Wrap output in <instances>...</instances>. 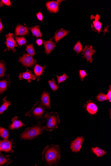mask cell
Returning <instances> with one entry per match:
<instances>
[{
	"instance_id": "obj_28",
	"label": "cell",
	"mask_w": 111,
	"mask_h": 166,
	"mask_svg": "<svg viewBox=\"0 0 111 166\" xmlns=\"http://www.w3.org/2000/svg\"><path fill=\"white\" fill-rule=\"evenodd\" d=\"M48 83L51 89L53 91H56V90L58 89L59 86L56 83L54 79H53L52 80H49Z\"/></svg>"
},
{
	"instance_id": "obj_29",
	"label": "cell",
	"mask_w": 111,
	"mask_h": 166,
	"mask_svg": "<svg viewBox=\"0 0 111 166\" xmlns=\"http://www.w3.org/2000/svg\"><path fill=\"white\" fill-rule=\"evenodd\" d=\"M97 100L99 102H103V101L108 100L106 94H104L103 92H101L96 96Z\"/></svg>"
},
{
	"instance_id": "obj_6",
	"label": "cell",
	"mask_w": 111,
	"mask_h": 166,
	"mask_svg": "<svg viewBox=\"0 0 111 166\" xmlns=\"http://www.w3.org/2000/svg\"><path fill=\"white\" fill-rule=\"evenodd\" d=\"M83 57L85 58L87 62L91 63L93 61V56L96 53L92 46H88L85 47L83 50Z\"/></svg>"
},
{
	"instance_id": "obj_31",
	"label": "cell",
	"mask_w": 111,
	"mask_h": 166,
	"mask_svg": "<svg viewBox=\"0 0 111 166\" xmlns=\"http://www.w3.org/2000/svg\"><path fill=\"white\" fill-rule=\"evenodd\" d=\"M17 42L20 46L25 45L27 42V40L24 37H19L16 38Z\"/></svg>"
},
{
	"instance_id": "obj_30",
	"label": "cell",
	"mask_w": 111,
	"mask_h": 166,
	"mask_svg": "<svg viewBox=\"0 0 111 166\" xmlns=\"http://www.w3.org/2000/svg\"><path fill=\"white\" fill-rule=\"evenodd\" d=\"M57 77L58 78V84L61 82H63L66 79L69 78V76H68L66 74H64L61 76H57Z\"/></svg>"
},
{
	"instance_id": "obj_39",
	"label": "cell",
	"mask_w": 111,
	"mask_h": 166,
	"mask_svg": "<svg viewBox=\"0 0 111 166\" xmlns=\"http://www.w3.org/2000/svg\"><path fill=\"white\" fill-rule=\"evenodd\" d=\"M3 6V4H2L1 2L0 1V7H2Z\"/></svg>"
},
{
	"instance_id": "obj_38",
	"label": "cell",
	"mask_w": 111,
	"mask_h": 166,
	"mask_svg": "<svg viewBox=\"0 0 111 166\" xmlns=\"http://www.w3.org/2000/svg\"><path fill=\"white\" fill-rule=\"evenodd\" d=\"M3 26L1 22V19H0V32L3 31Z\"/></svg>"
},
{
	"instance_id": "obj_37",
	"label": "cell",
	"mask_w": 111,
	"mask_h": 166,
	"mask_svg": "<svg viewBox=\"0 0 111 166\" xmlns=\"http://www.w3.org/2000/svg\"><path fill=\"white\" fill-rule=\"evenodd\" d=\"M36 43L38 46H41L43 43V41L41 39H38L36 40Z\"/></svg>"
},
{
	"instance_id": "obj_22",
	"label": "cell",
	"mask_w": 111,
	"mask_h": 166,
	"mask_svg": "<svg viewBox=\"0 0 111 166\" xmlns=\"http://www.w3.org/2000/svg\"><path fill=\"white\" fill-rule=\"evenodd\" d=\"M44 70V67L41 66L37 64L35 66L34 68V72L36 76H40L43 72Z\"/></svg>"
},
{
	"instance_id": "obj_33",
	"label": "cell",
	"mask_w": 111,
	"mask_h": 166,
	"mask_svg": "<svg viewBox=\"0 0 111 166\" xmlns=\"http://www.w3.org/2000/svg\"><path fill=\"white\" fill-rule=\"evenodd\" d=\"M80 78L82 81L84 80V78L86 76H87V74L86 71L84 70H80L79 71Z\"/></svg>"
},
{
	"instance_id": "obj_4",
	"label": "cell",
	"mask_w": 111,
	"mask_h": 166,
	"mask_svg": "<svg viewBox=\"0 0 111 166\" xmlns=\"http://www.w3.org/2000/svg\"><path fill=\"white\" fill-rule=\"evenodd\" d=\"M45 111L44 105L39 101L36 103L31 111L25 114V116H31L38 120L41 119Z\"/></svg>"
},
{
	"instance_id": "obj_23",
	"label": "cell",
	"mask_w": 111,
	"mask_h": 166,
	"mask_svg": "<svg viewBox=\"0 0 111 166\" xmlns=\"http://www.w3.org/2000/svg\"><path fill=\"white\" fill-rule=\"evenodd\" d=\"M0 136L4 140H7L9 137V132L5 128H0Z\"/></svg>"
},
{
	"instance_id": "obj_9",
	"label": "cell",
	"mask_w": 111,
	"mask_h": 166,
	"mask_svg": "<svg viewBox=\"0 0 111 166\" xmlns=\"http://www.w3.org/2000/svg\"><path fill=\"white\" fill-rule=\"evenodd\" d=\"M0 151L7 153L13 152L12 149V142L7 139L0 141Z\"/></svg>"
},
{
	"instance_id": "obj_13",
	"label": "cell",
	"mask_w": 111,
	"mask_h": 166,
	"mask_svg": "<svg viewBox=\"0 0 111 166\" xmlns=\"http://www.w3.org/2000/svg\"><path fill=\"white\" fill-rule=\"evenodd\" d=\"M69 32V31H68L67 30L63 29H61L56 32L54 39L57 43L61 39L64 37L66 36L67 35Z\"/></svg>"
},
{
	"instance_id": "obj_21",
	"label": "cell",
	"mask_w": 111,
	"mask_h": 166,
	"mask_svg": "<svg viewBox=\"0 0 111 166\" xmlns=\"http://www.w3.org/2000/svg\"><path fill=\"white\" fill-rule=\"evenodd\" d=\"M30 30L34 36L36 37H40L42 36V34L40 32L39 25L31 27Z\"/></svg>"
},
{
	"instance_id": "obj_11",
	"label": "cell",
	"mask_w": 111,
	"mask_h": 166,
	"mask_svg": "<svg viewBox=\"0 0 111 166\" xmlns=\"http://www.w3.org/2000/svg\"><path fill=\"white\" fill-rule=\"evenodd\" d=\"M60 1H51L47 2L46 6L49 11L50 12L54 13L58 12L59 11V5Z\"/></svg>"
},
{
	"instance_id": "obj_12",
	"label": "cell",
	"mask_w": 111,
	"mask_h": 166,
	"mask_svg": "<svg viewBox=\"0 0 111 166\" xmlns=\"http://www.w3.org/2000/svg\"><path fill=\"white\" fill-rule=\"evenodd\" d=\"M91 18L94 19L95 20L93 22V26L92 28L93 30H96L99 33L102 31L101 28L102 24L100 22L99 20L100 19V16L99 15L97 14L95 16H92Z\"/></svg>"
},
{
	"instance_id": "obj_7",
	"label": "cell",
	"mask_w": 111,
	"mask_h": 166,
	"mask_svg": "<svg viewBox=\"0 0 111 166\" xmlns=\"http://www.w3.org/2000/svg\"><path fill=\"white\" fill-rule=\"evenodd\" d=\"M84 139L83 136L78 137L71 142L70 148L72 152L78 153L80 151L82 144L84 142Z\"/></svg>"
},
{
	"instance_id": "obj_36",
	"label": "cell",
	"mask_w": 111,
	"mask_h": 166,
	"mask_svg": "<svg viewBox=\"0 0 111 166\" xmlns=\"http://www.w3.org/2000/svg\"><path fill=\"white\" fill-rule=\"evenodd\" d=\"M37 18L39 20L42 21L43 19V16L41 13L39 12L37 14Z\"/></svg>"
},
{
	"instance_id": "obj_2",
	"label": "cell",
	"mask_w": 111,
	"mask_h": 166,
	"mask_svg": "<svg viewBox=\"0 0 111 166\" xmlns=\"http://www.w3.org/2000/svg\"><path fill=\"white\" fill-rule=\"evenodd\" d=\"M44 129L40 123L33 125L30 128H27L20 136L21 139L24 140H32L39 136L42 133Z\"/></svg>"
},
{
	"instance_id": "obj_5",
	"label": "cell",
	"mask_w": 111,
	"mask_h": 166,
	"mask_svg": "<svg viewBox=\"0 0 111 166\" xmlns=\"http://www.w3.org/2000/svg\"><path fill=\"white\" fill-rule=\"evenodd\" d=\"M19 61L26 67H31L36 63V60L32 56L27 54H25L23 57L19 58Z\"/></svg>"
},
{
	"instance_id": "obj_35",
	"label": "cell",
	"mask_w": 111,
	"mask_h": 166,
	"mask_svg": "<svg viewBox=\"0 0 111 166\" xmlns=\"http://www.w3.org/2000/svg\"><path fill=\"white\" fill-rule=\"evenodd\" d=\"M2 2L7 6L11 5V3L9 0H2Z\"/></svg>"
},
{
	"instance_id": "obj_16",
	"label": "cell",
	"mask_w": 111,
	"mask_h": 166,
	"mask_svg": "<svg viewBox=\"0 0 111 166\" xmlns=\"http://www.w3.org/2000/svg\"><path fill=\"white\" fill-rule=\"evenodd\" d=\"M44 45L45 52L47 55L49 54L56 47L55 44L51 38L49 40L45 42Z\"/></svg>"
},
{
	"instance_id": "obj_24",
	"label": "cell",
	"mask_w": 111,
	"mask_h": 166,
	"mask_svg": "<svg viewBox=\"0 0 111 166\" xmlns=\"http://www.w3.org/2000/svg\"><path fill=\"white\" fill-rule=\"evenodd\" d=\"M10 104L11 103L9 101L5 100L3 102V104L0 107V114L3 113L4 111H5L9 106Z\"/></svg>"
},
{
	"instance_id": "obj_3",
	"label": "cell",
	"mask_w": 111,
	"mask_h": 166,
	"mask_svg": "<svg viewBox=\"0 0 111 166\" xmlns=\"http://www.w3.org/2000/svg\"><path fill=\"white\" fill-rule=\"evenodd\" d=\"M44 117L46 118L47 120L46 126H44L45 130L51 131L58 128V125L60 121L57 112L55 113H47L45 115Z\"/></svg>"
},
{
	"instance_id": "obj_1",
	"label": "cell",
	"mask_w": 111,
	"mask_h": 166,
	"mask_svg": "<svg viewBox=\"0 0 111 166\" xmlns=\"http://www.w3.org/2000/svg\"><path fill=\"white\" fill-rule=\"evenodd\" d=\"M61 150L59 146L50 145L47 146L42 153L43 160L47 165H57L60 159Z\"/></svg>"
},
{
	"instance_id": "obj_20",
	"label": "cell",
	"mask_w": 111,
	"mask_h": 166,
	"mask_svg": "<svg viewBox=\"0 0 111 166\" xmlns=\"http://www.w3.org/2000/svg\"><path fill=\"white\" fill-rule=\"evenodd\" d=\"M91 150L98 157H102L104 155L107 154V153L105 151L97 147L92 148Z\"/></svg>"
},
{
	"instance_id": "obj_34",
	"label": "cell",
	"mask_w": 111,
	"mask_h": 166,
	"mask_svg": "<svg viewBox=\"0 0 111 166\" xmlns=\"http://www.w3.org/2000/svg\"><path fill=\"white\" fill-rule=\"evenodd\" d=\"M107 97L108 100L109 102H111V86L110 85V88H109V90L108 91L107 94L106 95Z\"/></svg>"
},
{
	"instance_id": "obj_18",
	"label": "cell",
	"mask_w": 111,
	"mask_h": 166,
	"mask_svg": "<svg viewBox=\"0 0 111 166\" xmlns=\"http://www.w3.org/2000/svg\"><path fill=\"white\" fill-rule=\"evenodd\" d=\"M28 33V30L26 27L19 25L16 28L15 34L18 36H23Z\"/></svg>"
},
{
	"instance_id": "obj_27",
	"label": "cell",
	"mask_w": 111,
	"mask_h": 166,
	"mask_svg": "<svg viewBox=\"0 0 111 166\" xmlns=\"http://www.w3.org/2000/svg\"><path fill=\"white\" fill-rule=\"evenodd\" d=\"M26 50L29 55H31L32 57L35 55V49L33 48V44H31L27 45L26 48Z\"/></svg>"
},
{
	"instance_id": "obj_10",
	"label": "cell",
	"mask_w": 111,
	"mask_h": 166,
	"mask_svg": "<svg viewBox=\"0 0 111 166\" xmlns=\"http://www.w3.org/2000/svg\"><path fill=\"white\" fill-rule=\"evenodd\" d=\"M6 37V44L7 47L8 49H11L14 52H15L16 50L14 47L17 46V44L13 38V34L12 33H9L7 34Z\"/></svg>"
},
{
	"instance_id": "obj_8",
	"label": "cell",
	"mask_w": 111,
	"mask_h": 166,
	"mask_svg": "<svg viewBox=\"0 0 111 166\" xmlns=\"http://www.w3.org/2000/svg\"><path fill=\"white\" fill-rule=\"evenodd\" d=\"M84 107L88 113L91 115H95L98 111L97 105L92 101L89 100L84 105Z\"/></svg>"
},
{
	"instance_id": "obj_14",
	"label": "cell",
	"mask_w": 111,
	"mask_h": 166,
	"mask_svg": "<svg viewBox=\"0 0 111 166\" xmlns=\"http://www.w3.org/2000/svg\"><path fill=\"white\" fill-rule=\"evenodd\" d=\"M19 77L20 80L23 79L27 80L29 82H31V80H35L36 79L35 75L32 74L30 71L21 73L19 75Z\"/></svg>"
},
{
	"instance_id": "obj_15",
	"label": "cell",
	"mask_w": 111,
	"mask_h": 166,
	"mask_svg": "<svg viewBox=\"0 0 111 166\" xmlns=\"http://www.w3.org/2000/svg\"><path fill=\"white\" fill-rule=\"evenodd\" d=\"M42 103L47 108H51L50 100L49 95L47 92H44L41 95Z\"/></svg>"
},
{
	"instance_id": "obj_17",
	"label": "cell",
	"mask_w": 111,
	"mask_h": 166,
	"mask_svg": "<svg viewBox=\"0 0 111 166\" xmlns=\"http://www.w3.org/2000/svg\"><path fill=\"white\" fill-rule=\"evenodd\" d=\"M12 123L10 125V129H18L25 126L20 120L18 119V117H14L12 119Z\"/></svg>"
},
{
	"instance_id": "obj_25",
	"label": "cell",
	"mask_w": 111,
	"mask_h": 166,
	"mask_svg": "<svg viewBox=\"0 0 111 166\" xmlns=\"http://www.w3.org/2000/svg\"><path fill=\"white\" fill-rule=\"evenodd\" d=\"M7 87V81L5 80L0 81V94L5 91Z\"/></svg>"
},
{
	"instance_id": "obj_26",
	"label": "cell",
	"mask_w": 111,
	"mask_h": 166,
	"mask_svg": "<svg viewBox=\"0 0 111 166\" xmlns=\"http://www.w3.org/2000/svg\"><path fill=\"white\" fill-rule=\"evenodd\" d=\"M74 50L76 52L77 55H79L81 52L83 51V46L81 44L80 41L77 43L74 47Z\"/></svg>"
},
{
	"instance_id": "obj_32",
	"label": "cell",
	"mask_w": 111,
	"mask_h": 166,
	"mask_svg": "<svg viewBox=\"0 0 111 166\" xmlns=\"http://www.w3.org/2000/svg\"><path fill=\"white\" fill-rule=\"evenodd\" d=\"M5 71V65L2 62H0V77L4 76Z\"/></svg>"
},
{
	"instance_id": "obj_19",
	"label": "cell",
	"mask_w": 111,
	"mask_h": 166,
	"mask_svg": "<svg viewBox=\"0 0 111 166\" xmlns=\"http://www.w3.org/2000/svg\"><path fill=\"white\" fill-rule=\"evenodd\" d=\"M12 161L9 158V156H4L0 152V166L7 165L11 163Z\"/></svg>"
}]
</instances>
